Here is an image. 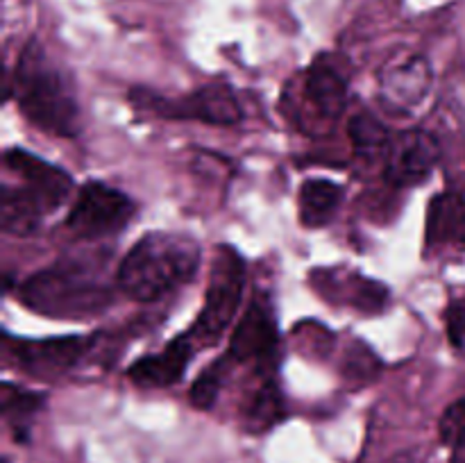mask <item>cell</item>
Segmentation results:
<instances>
[{"instance_id": "1", "label": "cell", "mask_w": 465, "mask_h": 463, "mask_svg": "<svg viewBox=\"0 0 465 463\" xmlns=\"http://www.w3.org/2000/svg\"><path fill=\"white\" fill-rule=\"evenodd\" d=\"M200 243L180 232H150L136 241L116 271V284L136 302H157L189 284L200 266Z\"/></svg>"}, {"instance_id": "2", "label": "cell", "mask_w": 465, "mask_h": 463, "mask_svg": "<svg viewBox=\"0 0 465 463\" xmlns=\"http://www.w3.org/2000/svg\"><path fill=\"white\" fill-rule=\"evenodd\" d=\"M14 94L23 116L39 130L64 139L80 134L82 112L73 80L36 41H30L18 57Z\"/></svg>"}, {"instance_id": "3", "label": "cell", "mask_w": 465, "mask_h": 463, "mask_svg": "<svg viewBox=\"0 0 465 463\" xmlns=\"http://www.w3.org/2000/svg\"><path fill=\"white\" fill-rule=\"evenodd\" d=\"M18 298L32 311L50 318H91L112 302V286L91 263H54L23 281Z\"/></svg>"}, {"instance_id": "4", "label": "cell", "mask_w": 465, "mask_h": 463, "mask_svg": "<svg viewBox=\"0 0 465 463\" xmlns=\"http://www.w3.org/2000/svg\"><path fill=\"white\" fill-rule=\"evenodd\" d=\"M245 286V263L241 254L230 245L216 250L213 257L212 275H209L207 293H204V307L198 320L191 327V339L195 345L207 348L221 340L227 327L234 322L236 311L241 307Z\"/></svg>"}, {"instance_id": "5", "label": "cell", "mask_w": 465, "mask_h": 463, "mask_svg": "<svg viewBox=\"0 0 465 463\" xmlns=\"http://www.w3.org/2000/svg\"><path fill=\"white\" fill-rule=\"evenodd\" d=\"M134 212V202L123 191L103 182H86L77 191L75 202L66 216V227L77 239H104L130 225Z\"/></svg>"}, {"instance_id": "6", "label": "cell", "mask_w": 465, "mask_h": 463, "mask_svg": "<svg viewBox=\"0 0 465 463\" xmlns=\"http://www.w3.org/2000/svg\"><path fill=\"white\" fill-rule=\"evenodd\" d=\"M136 107H143L163 118L200 121L209 125H236L243 118L239 98L230 84H207L182 98H162L153 91H136Z\"/></svg>"}, {"instance_id": "7", "label": "cell", "mask_w": 465, "mask_h": 463, "mask_svg": "<svg viewBox=\"0 0 465 463\" xmlns=\"http://www.w3.org/2000/svg\"><path fill=\"white\" fill-rule=\"evenodd\" d=\"M277 340L280 336H277L272 304L263 295H254L245 313L236 322L230 352L225 357L230 361L257 363L259 368H271L277 354Z\"/></svg>"}, {"instance_id": "8", "label": "cell", "mask_w": 465, "mask_h": 463, "mask_svg": "<svg viewBox=\"0 0 465 463\" xmlns=\"http://www.w3.org/2000/svg\"><path fill=\"white\" fill-rule=\"evenodd\" d=\"M440 159V145L431 132L407 130L393 136L384 159V175L393 186H416L430 180Z\"/></svg>"}, {"instance_id": "9", "label": "cell", "mask_w": 465, "mask_h": 463, "mask_svg": "<svg viewBox=\"0 0 465 463\" xmlns=\"http://www.w3.org/2000/svg\"><path fill=\"white\" fill-rule=\"evenodd\" d=\"M5 166L21 180L23 189L44 202L48 212L62 207L73 193V177L64 168L41 159L39 154H32L23 148H9L5 153Z\"/></svg>"}, {"instance_id": "10", "label": "cell", "mask_w": 465, "mask_h": 463, "mask_svg": "<svg viewBox=\"0 0 465 463\" xmlns=\"http://www.w3.org/2000/svg\"><path fill=\"white\" fill-rule=\"evenodd\" d=\"M89 340L84 336H59V339L21 340V343L16 340L14 357L18 366L30 375L50 379L73 370L89 350Z\"/></svg>"}, {"instance_id": "11", "label": "cell", "mask_w": 465, "mask_h": 463, "mask_svg": "<svg viewBox=\"0 0 465 463\" xmlns=\"http://www.w3.org/2000/svg\"><path fill=\"white\" fill-rule=\"evenodd\" d=\"M195 348L198 345L191 339V334L177 336L163 350L132 363L127 368V377L132 384L141 386V389H166L182 379L193 359Z\"/></svg>"}, {"instance_id": "12", "label": "cell", "mask_w": 465, "mask_h": 463, "mask_svg": "<svg viewBox=\"0 0 465 463\" xmlns=\"http://www.w3.org/2000/svg\"><path fill=\"white\" fill-rule=\"evenodd\" d=\"M381 95L395 109H411L422 103L431 84L430 62L420 54L395 57L380 73Z\"/></svg>"}, {"instance_id": "13", "label": "cell", "mask_w": 465, "mask_h": 463, "mask_svg": "<svg viewBox=\"0 0 465 463\" xmlns=\"http://www.w3.org/2000/svg\"><path fill=\"white\" fill-rule=\"evenodd\" d=\"M304 95L318 116L330 123L339 121L348 104V77L331 59L318 57L307 71Z\"/></svg>"}, {"instance_id": "14", "label": "cell", "mask_w": 465, "mask_h": 463, "mask_svg": "<svg viewBox=\"0 0 465 463\" xmlns=\"http://www.w3.org/2000/svg\"><path fill=\"white\" fill-rule=\"evenodd\" d=\"M465 243V198L459 193L436 195L427 209V248Z\"/></svg>"}, {"instance_id": "15", "label": "cell", "mask_w": 465, "mask_h": 463, "mask_svg": "<svg viewBox=\"0 0 465 463\" xmlns=\"http://www.w3.org/2000/svg\"><path fill=\"white\" fill-rule=\"evenodd\" d=\"M48 209L44 207L36 195L23 189L21 184H5L3 198H0V227L7 234L27 236L39 230L44 216H48Z\"/></svg>"}, {"instance_id": "16", "label": "cell", "mask_w": 465, "mask_h": 463, "mask_svg": "<svg viewBox=\"0 0 465 463\" xmlns=\"http://www.w3.org/2000/svg\"><path fill=\"white\" fill-rule=\"evenodd\" d=\"M318 277H322V281H316V289L325 291V298H334L336 293H343V300L348 302V307L359 309L363 313H375L384 307L386 302V289L380 281L366 280L361 275H339V272H316Z\"/></svg>"}, {"instance_id": "17", "label": "cell", "mask_w": 465, "mask_h": 463, "mask_svg": "<svg viewBox=\"0 0 465 463\" xmlns=\"http://www.w3.org/2000/svg\"><path fill=\"white\" fill-rule=\"evenodd\" d=\"M341 198H343V189L336 182L322 180V177L304 182L302 189H300V221H302V225L312 227V230L327 225L334 218Z\"/></svg>"}, {"instance_id": "18", "label": "cell", "mask_w": 465, "mask_h": 463, "mask_svg": "<svg viewBox=\"0 0 465 463\" xmlns=\"http://www.w3.org/2000/svg\"><path fill=\"white\" fill-rule=\"evenodd\" d=\"M348 134L352 139L354 150L359 157L368 159V162H377V159H386V153L391 148L389 127L380 121L372 112H359L350 118Z\"/></svg>"}, {"instance_id": "19", "label": "cell", "mask_w": 465, "mask_h": 463, "mask_svg": "<svg viewBox=\"0 0 465 463\" xmlns=\"http://www.w3.org/2000/svg\"><path fill=\"white\" fill-rule=\"evenodd\" d=\"M284 416V398H282V390L280 386L275 384V379L259 386L252 393V398H250L248 407H245V420H248V427L252 431H257V434L275 427Z\"/></svg>"}, {"instance_id": "20", "label": "cell", "mask_w": 465, "mask_h": 463, "mask_svg": "<svg viewBox=\"0 0 465 463\" xmlns=\"http://www.w3.org/2000/svg\"><path fill=\"white\" fill-rule=\"evenodd\" d=\"M227 363H230V359L223 357L221 361L209 366L207 370L193 381V386H191V404H193L195 409L213 407V402H216L218 398V390H221L223 386V377H225Z\"/></svg>"}, {"instance_id": "21", "label": "cell", "mask_w": 465, "mask_h": 463, "mask_svg": "<svg viewBox=\"0 0 465 463\" xmlns=\"http://www.w3.org/2000/svg\"><path fill=\"white\" fill-rule=\"evenodd\" d=\"M44 404V395L35 393V390H23L18 386L5 381L3 384V413L9 420H23V418L32 416V413L39 411V407Z\"/></svg>"}, {"instance_id": "22", "label": "cell", "mask_w": 465, "mask_h": 463, "mask_svg": "<svg viewBox=\"0 0 465 463\" xmlns=\"http://www.w3.org/2000/svg\"><path fill=\"white\" fill-rule=\"evenodd\" d=\"M440 438L448 445H465V398L457 399L445 409L443 418H440Z\"/></svg>"}, {"instance_id": "23", "label": "cell", "mask_w": 465, "mask_h": 463, "mask_svg": "<svg viewBox=\"0 0 465 463\" xmlns=\"http://www.w3.org/2000/svg\"><path fill=\"white\" fill-rule=\"evenodd\" d=\"M380 370V361L375 354L366 348V345L357 343L348 352V361H345V372L352 379H363V377H372Z\"/></svg>"}, {"instance_id": "24", "label": "cell", "mask_w": 465, "mask_h": 463, "mask_svg": "<svg viewBox=\"0 0 465 463\" xmlns=\"http://www.w3.org/2000/svg\"><path fill=\"white\" fill-rule=\"evenodd\" d=\"M448 330H450V339H452L454 343H461L465 339V298L450 307Z\"/></svg>"}]
</instances>
